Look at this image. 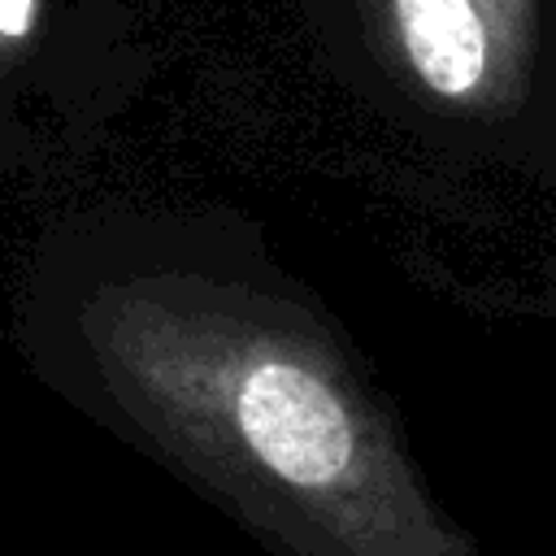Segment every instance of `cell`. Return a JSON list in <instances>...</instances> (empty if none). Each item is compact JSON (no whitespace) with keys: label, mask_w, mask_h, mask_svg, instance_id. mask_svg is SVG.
Wrapping results in <instances>:
<instances>
[{"label":"cell","mask_w":556,"mask_h":556,"mask_svg":"<svg viewBox=\"0 0 556 556\" xmlns=\"http://www.w3.org/2000/svg\"><path fill=\"white\" fill-rule=\"evenodd\" d=\"M35 13H39V0H0V48L22 43L35 30Z\"/></svg>","instance_id":"obj_3"},{"label":"cell","mask_w":556,"mask_h":556,"mask_svg":"<svg viewBox=\"0 0 556 556\" xmlns=\"http://www.w3.org/2000/svg\"><path fill=\"white\" fill-rule=\"evenodd\" d=\"M48 378L269 556H469L343 339L274 295L113 282Z\"/></svg>","instance_id":"obj_1"},{"label":"cell","mask_w":556,"mask_h":556,"mask_svg":"<svg viewBox=\"0 0 556 556\" xmlns=\"http://www.w3.org/2000/svg\"><path fill=\"white\" fill-rule=\"evenodd\" d=\"M356 22L434 135L556 174V0H356Z\"/></svg>","instance_id":"obj_2"}]
</instances>
